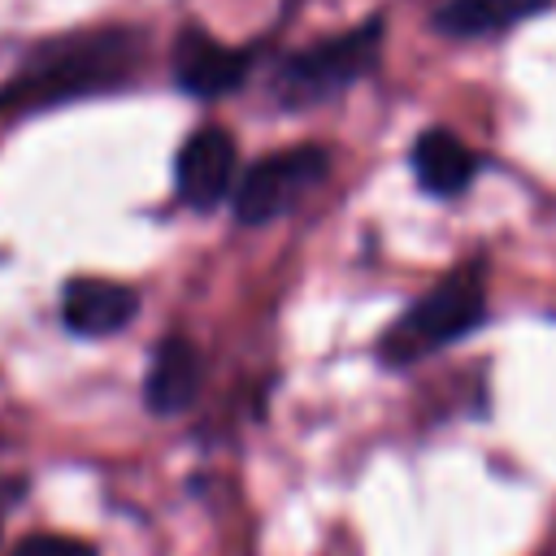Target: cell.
<instances>
[{
	"label": "cell",
	"instance_id": "cell-1",
	"mask_svg": "<svg viewBox=\"0 0 556 556\" xmlns=\"http://www.w3.org/2000/svg\"><path fill=\"white\" fill-rule=\"evenodd\" d=\"M486 313V291L473 269H456L434 291H426L387 334H382V361L387 365H413L417 356L447 348L452 339L469 334Z\"/></svg>",
	"mask_w": 556,
	"mask_h": 556
},
{
	"label": "cell",
	"instance_id": "cell-2",
	"mask_svg": "<svg viewBox=\"0 0 556 556\" xmlns=\"http://www.w3.org/2000/svg\"><path fill=\"white\" fill-rule=\"evenodd\" d=\"M378 43H382V22L374 17V22L339 35V39H326V43H313V48L287 56L278 70L282 100L287 104H317V100L343 91L348 83H356L374 65Z\"/></svg>",
	"mask_w": 556,
	"mask_h": 556
},
{
	"label": "cell",
	"instance_id": "cell-3",
	"mask_svg": "<svg viewBox=\"0 0 556 556\" xmlns=\"http://www.w3.org/2000/svg\"><path fill=\"white\" fill-rule=\"evenodd\" d=\"M326 152L321 148H287V152H274L265 161H256L239 187H235V213L239 222L248 226H261V222H274L282 217L287 208H295L321 178H326Z\"/></svg>",
	"mask_w": 556,
	"mask_h": 556
},
{
	"label": "cell",
	"instance_id": "cell-4",
	"mask_svg": "<svg viewBox=\"0 0 556 556\" xmlns=\"http://www.w3.org/2000/svg\"><path fill=\"white\" fill-rule=\"evenodd\" d=\"M174 182L182 204L191 208H213L226 200V191L235 187V139L222 126H200L174 161Z\"/></svg>",
	"mask_w": 556,
	"mask_h": 556
},
{
	"label": "cell",
	"instance_id": "cell-5",
	"mask_svg": "<svg viewBox=\"0 0 556 556\" xmlns=\"http://www.w3.org/2000/svg\"><path fill=\"white\" fill-rule=\"evenodd\" d=\"M248 70L252 56L243 48H226L204 30H182L174 39V78L191 96H226L248 78Z\"/></svg>",
	"mask_w": 556,
	"mask_h": 556
},
{
	"label": "cell",
	"instance_id": "cell-6",
	"mask_svg": "<svg viewBox=\"0 0 556 556\" xmlns=\"http://www.w3.org/2000/svg\"><path fill=\"white\" fill-rule=\"evenodd\" d=\"M139 313V295L113 278H74L61 295V317L74 334L104 339L130 326Z\"/></svg>",
	"mask_w": 556,
	"mask_h": 556
},
{
	"label": "cell",
	"instance_id": "cell-7",
	"mask_svg": "<svg viewBox=\"0 0 556 556\" xmlns=\"http://www.w3.org/2000/svg\"><path fill=\"white\" fill-rule=\"evenodd\" d=\"M200 395V352L191 339L182 334H169L152 365H148V378H143V404L156 413V417H174L182 408H191Z\"/></svg>",
	"mask_w": 556,
	"mask_h": 556
},
{
	"label": "cell",
	"instance_id": "cell-8",
	"mask_svg": "<svg viewBox=\"0 0 556 556\" xmlns=\"http://www.w3.org/2000/svg\"><path fill=\"white\" fill-rule=\"evenodd\" d=\"M413 174L430 195H460L473 178V152L452 130H421L413 143Z\"/></svg>",
	"mask_w": 556,
	"mask_h": 556
},
{
	"label": "cell",
	"instance_id": "cell-9",
	"mask_svg": "<svg viewBox=\"0 0 556 556\" xmlns=\"http://www.w3.org/2000/svg\"><path fill=\"white\" fill-rule=\"evenodd\" d=\"M534 4L543 0H447L439 13H434V26L443 35H456V39H469V35H491V30H504L513 26L521 13H530Z\"/></svg>",
	"mask_w": 556,
	"mask_h": 556
},
{
	"label": "cell",
	"instance_id": "cell-10",
	"mask_svg": "<svg viewBox=\"0 0 556 556\" xmlns=\"http://www.w3.org/2000/svg\"><path fill=\"white\" fill-rule=\"evenodd\" d=\"M13 556H96V547L70 534H26Z\"/></svg>",
	"mask_w": 556,
	"mask_h": 556
}]
</instances>
